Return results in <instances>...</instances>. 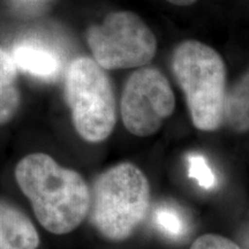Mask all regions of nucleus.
<instances>
[{"label":"nucleus","instance_id":"2","mask_svg":"<svg viewBox=\"0 0 249 249\" xmlns=\"http://www.w3.org/2000/svg\"><path fill=\"white\" fill-rule=\"evenodd\" d=\"M90 191L89 220L107 240H126L147 217L150 186L136 165L120 163L110 167L99 174Z\"/></svg>","mask_w":249,"mask_h":249},{"label":"nucleus","instance_id":"9","mask_svg":"<svg viewBox=\"0 0 249 249\" xmlns=\"http://www.w3.org/2000/svg\"><path fill=\"white\" fill-rule=\"evenodd\" d=\"M18 70L11 53L0 48V126L11 123L20 107Z\"/></svg>","mask_w":249,"mask_h":249},{"label":"nucleus","instance_id":"8","mask_svg":"<svg viewBox=\"0 0 249 249\" xmlns=\"http://www.w3.org/2000/svg\"><path fill=\"white\" fill-rule=\"evenodd\" d=\"M12 58L18 68L31 75L52 79L60 71V60L51 50L34 44H20L12 51Z\"/></svg>","mask_w":249,"mask_h":249},{"label":"nucleus","instance_id":"5","mask_svg":"<svg viewBox=\"0 0 249 249\" xmlns=\"http://www.w3.org/2000/svg\"><path fill=\"white\" fill-rule=\"evenodd\" d=\"M87 43L105 71L143 67L157 51V39L139 15L128 11L110 13L87 31Z\"/></svg>","mask_w":249,"mask_h":249},{"label":"nucleus","instance_id":"3","mask_svg":"<svg viewBox=\"0 0 249 249\" xmlns=\"http://www.w3.org/2000/svg\"><path fill=\"white\" fill-rule=\"evenodd\" d=\"M172 70L193 124L203 132L219 129L226 96V68L219 53L198 40H186L174 50Z\"/></svg>","mask_w":249,"mask_h":249},{"label":"nucleus","instance_id":"4","mask_svg":"<svg viewBox=\"0 0 249 249\" xmlns=\"http://www.w3.org/2000/svg\"><path fill=\"white\" fill-rule=\"evenodd\" d=\"M65 97L81 139L98 143L111 135L117 123L116 98L110 77L93 59L79 57L71 62Z\"/></svg>","mask_w":249,"mask_h":249},{"label":"nucleus","instance_id":"10","mask_svg":"<svg viewBox=\"0 0 249 249\" xmlns=\"http://www.w3.org/2000/svg\"><path fill=\"white\" fill-rule=\"evenodd\" d=\"M223 124L236 133L249 130V68L226 92Z\"/></svg>","mask_w":249,"mask_h":249},{"label":"nucleus","instance_id":"13","mask_svg":"<svg viewBox=\"0 0 249 249\" xmlns=\"http://www.w3.org/2000/svg\"><path fill=\"white\" fill-rule=\"evenodd\" d=\"M189 249H241V247L225 236L204 234L196 239Z\"/></svg>","mask_w":249,"mask_h":249},{"label":"nucleus","instance_id":"12","mask_svg":"<svg viewBox=\"0 0 249 249\" xmlns=\"http://www.w3.org/2000/svg\"><path fill=\"white\" fill-rule=\"evenodd\" d=\"M188 177L197 182L203 189H213L217 186V177L211 170L207 158L197 152H191L187 156Z\"/></svg>","mask_w":249,"mask_h":249},{"label":"nucleus","instance_id":"16","mask_svg":"<svg viewBox=\"0 0 249 249\" xmlns=\"http://www.w3.org/2000/svg\"><path fill=\"white\" fill-rule=\"evenodd\" d=\"M15 2L18 5H22V6H31V5H36L38 4L39 1H42V0H14Z\"/></svg>","mask_w":249,"mask_h":249},{"label":"nucleus","instance_id":"11","mask_svg":"<svg viewBox=\"0 0 249 249\" xmlns=\"http://www.w3.org/2000/svg\"><path fill=\"white\" fill-rule=\"evenodd\" d=\"M155 222L160 232L173 239H179L186 232V224L181 214L171 205H161L155 211Z\"/></svg>","mask_w":249,"mask_h":249},{"label":"nucleus","instance_id":"7","mask_svg":"<svg viewBox=\"0 0 249 249\" xmlns=\"http://www.w3.org/2000/svg\"><path fill=\"white\" fill-rule=\"evenodd\" d=\"M39 241L38 232L27 213L0 198V249H38Z\"/></svg>","mask_w":249,"mask_h":249},{"label":"nucleus","instance_id":"15","mask_svg":"<svg viewBox=\"0 0 249 249\" xmlns=\"http://www.w3.org/2000/svg\"><path fill=\"white\" fill-rule=\"evenodd\" d=\"M166 1H169L171 4L177 5V6H189L194 4L196 0H166Z\"/></svg>","mask_w":249,"mask_h":249},{"label":"nucleus","instance_id":"14","mask_svg":"<svg viewBox=\"0 0 249 249\" xmlns=\"http://www.w3.org/2000/svg\"><path fill=\"white\" fill-rule=\"evenodd\" d=\"M239 241H240L241 249H249V224L242 229L239 234Z\"/></svg>","mask_w":249,"mask_h":249},{"label":"nucleus","instance_id":"1","mask_svg":"<svg viewBox=\"0 0 249 249\" xmlns=\"http://www.w3.org/2000/svg\"><path fill=\"white\" fill-rule=\"evenodd\" d=\"M14 176L46 231L67 234L88 217L89 185L79 172L61 166L51 156L43 152L24 156L15 166Z\"/></svg>","mask_w":249,"mask_h":249},{"label":"nucleus","instance_id":"6","mask_svg":"<svg viewBox=\"0 0 249 249\" xmlns=\"http://www.w3.org/2000/svg\"><path fill=\"white\" fill-rule=\"evenodd\" d=\"M176 97L169 81L154 67L139 68L128 77L121 96L123 123L133 135L147 138L173 113Z\"/></svg>","mask_w":249,"mask_h":249}]
</instances>
